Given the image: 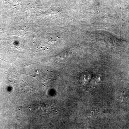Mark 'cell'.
<instances>
[{
  "mask_svg": "<svg viewBox=\"0 0 129 129\" xmlns=\"http://www.w3.org/2000/svg\"><path fill=\"white\" fill-rule=\"evenodd\" d=\"M19 109L38 116L48 115L55 112V107L44 103H35L27 107L19 106Z\"/></svg>",
  "mask_w": 129,
  "mask_h": 129,
  "instance_id": "6da1fadb",
  "label": "cell"
},
{
  "mask_svg": "<svg viewBox=\"0 0 129 129\" xmlns=\"http://www.w3.org/2000/svg\"><path fill=\"white\" fill-rule=\"evenodd\" d=\"M69 56V53L67 51H65L61 52L60 54H58L57 55V56L60 58L65 59V58L68 57Z\"/></svg>",
  "mask_w": 129,
  "mask_h": 129,
  "instance_id": "7a4b0ae2",
  "label": "cell"
}]
</instances>
